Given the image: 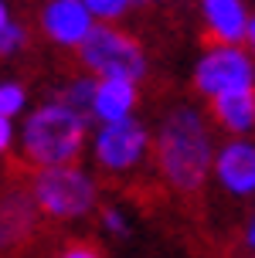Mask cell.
Returning <instances> with one entry per match:
<instances>
[{
    "instance_id": "15",
    "label": "cell",
    "mask_w": 255,
    "mask_h": 258,
    "mask_svg": "<svg viewBox=\"0 0 255 258\" xmlns=\"http://www.w3.org/2000/svg\"><path fill=\"white\" fill-rule=\"evenodd\" d=\"M82 4L95 17H119V14L126 11V0H82Z\"/></svg>"
},
{
    "instance_id": "4",
    "label": "cell",
    "mask_w": 255,
    "mask_h": 258,
    "mask_svg": "<svg viewBox=\"0 0 255 258\" xmlns=\"http://www.w3.org/2000/svg\"><path fill=\"white\" fill-rule=\"evenodd\" d=\"M31 197L41 221H72L82 218L95 204V187L78 167L62 170H34L31 173Z\"/></svg>"
},
{
    "instance_id": "2",
    "label": "cell",
    "mask_w": 255,
    "mask_h": 258,
    "mask_svg": "<svg viewBox=\"0 0 255 258\" xmlns=\"http://www.w3.org/2000/svg\"><path fill=\"white\" fill-rule=\"evenodd\" d=\"M85 143V126L58 102L41 105L34 116L24 122L21 133V153L14 156L27 170H62L78 167Z\"/></svg>"
},
{
    "instance_id": "9",
    "label": "cell",
    "mask_w": 255,
    "mask_h": 258,
    "mask_svg": "<svg viewBox=\"0 0 255 258\" xmlns=\"http://www.w3.org/2000/svg\"><path fill=\"white\" fill-rule=\"evenodd\" d=\"M218 180L231 194H252L255 190V146L248 143H228L218 153Z\"/></svg>"
},
{
    "instance_id": "17",
    "label": "cell",
    "mask_w": 255,
    "mask_h": 258,
    "mask_svg": "<svg viewBox=\"0 0 255 258\" xmlns=\"http://www.w3.org/2000/svg\"><path fill=\"white\" fill-rule=\"evenodd\" d=\"M11 146V119H4L0 116V153Z\"/></svg>"
},
{
    "instance_id": "1",
    "label": "cell",
    "mask_w": 255,
    "mask_h": 258,
    "mask_svg": "<svg viewBox=\"0 0 255 258\" xmlns=\"http://www.w3.org/2000/svg\"><path fill=\"white\" fill-rule=\"evenodd\" d=\"M157 177L177 194V201L197 207L204 197V177L211 167V133L194 109H174L153 143Z\"/></svg>"
},
{
    "instance_id": "5",
    "label": "cell",
    "mask_w": 255,
    "mask_h": 258,
    "mask_svg": "<svg viewBox=\"0 0 255 258\" xmlns=\"http://www.w3.org/2000/svg\"><path fill=\"white\" fill-rule=\"evenodd\" d=\"M146 150H150V136L143 133L140 122H133V119L109 122L95 140V160H99L102 180L129 177L136 167L146 163Z\"/></svg>"
},
{
    "instance_id": "16",
    "label": "cell",
    "mask_w": 255,
    "mask_h": 258,
    "mask_svg": "<svg viewBox=\"0 0 255 258\" xmlns=\"http://www.w3.org/2000/svg\"><path fill=\"white\" fill-rule=\"evenodd\" d=\"M24 44V31L17 24H4L0 27V54H11V51H17Z\"/></svg>"
},
{
    "instance_id": "7",
    "label": "cell",
    "mask_w": 255,
    "mask_h": 258,
    "mask_svg": "<svg viewBox=\"0 0 255 258\" xmlns=\"http://www.w3.org/2000/svg\"><path fill=\"white\" fill-rule=\"evenodd\" d=\"M204 48H235L245 38V11L238 0H204Z\"/></svg>"
},
{
    "instance_id": "8",
    "label": "cell",
    "mask_w": 255,
    "mask_h": 258,
    "mask_svg": "<svg viewBox=\"0 0 255 258\" xmlns=\"http://www.w3.org/2000/svg\"><path fill=\"white\" fill-rule=\"evenodd\" d=\"M41 21H44L48 38L58 41L62 48H78L82 38L92 31L89 11H85L82 0H55V4H48V11H44Z\"/></svg>"
},
{
    "instance_id": "14",
    "label": "cell",
    "mask_w": 255,
    "mask_h": 258,
    "mask_svg": "<svg viewBox=\"0 0 255 258\" xmlns=\"http://www.w3.org/2000/svg\"><path fill=\"white\" fill-rule=\"evenodd\" d=\"M24 105V89L21 85H0V116L11 119Z\"/></svg>"
},
{
    "instance_id": "19",
    "label": "cell",
    "mask_w": 255,
    "mask_h": 258,
    "mask_svg": "<svg viewBox=\"0 0 255 258\" xmlns=\"http://www.w3.org/2000/svg\"><path fill=\"white\" fill-rule=\"evenodd\" d=\"M7 24V11H4V4H0V27Z\"/></svg>"
},
{
    "instance_id": "20",
    "label": "cell",
    "mask_w": 255,
    "mask_h": 258,
    "mask_svg": "<svg viewBox=\"0 0 255 258\" xmlns=\"http://www.w3.org/2000/svg\"><path fill=\"white\" fill-rule=\"evenodd\" d=\"M252 258H255V255H252Z\"/></svg>"
},
{
    "instance_id": "3",
    "label": "cell",
    "mask_w": 255,
    "mask_h": 258,
    "mask_svg": "<svg viewBox=\"0 0 255 258\" xmlns=\"http://www.w3.org/2000/svg\"><path fill=\"white\" fill-rule=\"evenodd\" d=\"M82 68H89L102 78H119V82H136L146 75V54L143 44L126 31H116L109 24L92 27L78 44V58Z\"/></svg>"
},
{
    "instance_id": "12",
    "label": "cell",
    "mask_w": 255,
    "mask_h": 258,
    "mask_svg": "<svg viewBox=\"0 0 255 258\" xmlns=\"http://www.w3.org/2000/svg\"><path fill=\"white\" fill-rule=\"evenodd\" d=\"M58 105L68 109L82 126H89L92 119H95V82H92V78H75V82L65 89Z\"/></svg>"
},
{
    "instance_id": "18",
    "label": "cell",
    "mask_w": 255,
    "mask_h": 258,
    "mask_svg": "<svg viewBox=\"0 0 255 258\" xmlns=\"http://www.w3.org/2000/svg\"><path fill=\"white\" fill-rule=\"evenodd\" d=\"M245 34H248V44H252V51H255V21H252V27H245Z\"/></svg>"
},
{
    "instance_id": "6",
    "label": "cell",
    "mask_w": 255,
    "mask_h": 258,
    "mask_svg": "<svg viewBox=\"0 0 255 258\" xmlns=\"http://www.w3.org/2000/svg\"><path fill=\"white\" fill-rule=\"evenodd\" d=\"M252 61L248 54L238 48H215L201 64H197V75H194V89L201 95H228V92H242L252 89Z\"/></svg>"
},
{
    "instance_id": "11",
    "label": "cell",
    "mask_w": 255,
    "mask_h": 258,
    "mask_svg": "<svg viewBox=\"0 0 255 258\" xmlns=\"http://www.w3.org/2000/svg\"><path fill=\"white\" fill-rule=\"evenodd\" d=\"M136 105V89L133 82H119V78H102L95 85V116L106 122H119L126 112Z\"/></svg>"
},
{
    "instance_id": "13",
    "label": "cell",
    "mask_w": 255,
    "mask_h": 258,
    "mask_svg": "<svg viewBox=\"0 0 255 258\" xmlns=\"http://www.w3.org/2000/svg\"><path fill=\"white\" fill-rule=\"evenodd\" d=\"M58 258H106V251L95 241H89V238H75V241H68L58 251Z\"/></svg>"
},
{
    "instance_id": "10",
    "label": "cell",
    "mask_w": 255,
    "mask_h": 258,
    "mask_svg": "<svg viewBox=\"0 0 255 258\" xmlns=\"http://www.w3.org/2000/svg\"><path fill=\"white\" fill-rule=\"evenodd\" d=\"M211 119L228 133H248L255 129V89L228 92L211 99Z\"/></svg>"
}]
</instances>
